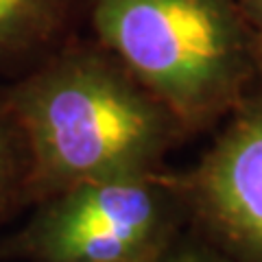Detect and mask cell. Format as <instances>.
Here are the masks:
<instances>
[{"label":"cell","instance_id":"6da1fadb","mask_svg":"<svg viewBox=\"0 0 262 262\" xmlns=\"http://www.w3.org/2000/svg\"><path fill=\"white\" fill-rule=\"evenodd\" d=\"M0 92L27 140L29 206L83 182L160 168L190 136L94 37L70 35Z\"/></svg>","mask_w":262,"mask_h":262},{"label":"cell","instance_id":"7a4b0ae2","mask_svg":"<svg viewBox=\"0 0 262 262\" xmlns=\"http://www.w3.org/2000/svg\"><path fill=\"white\" fill-rule=\"evenodd\" d=\"M83 18L190 136L221 125L262 77L238 0H85Z\"/></svg>","mask_w":262,"mask_h":262},{"label":"cell","instance_id":"3957f363","mask_svg":"<svg viewBox=\"0 0 262 262\" xmlns=\"http://www.w3.org/2000/svg\"><path fill=\"white\" fill-rule=\"evenodd\" d=\"M190 225L184 173L164 166L70 186L33 203L0 256L31 262L151 260Z\"/></svg>","mask_w":262,"mask_h":262},{"label":"cell","instance_id":"277c9868","mask_svg":"<svg viewBox=\"0 0 262 262\" xmlns=\"http://www.w3.org/2000/svg\"><path fill=\"white\" fill-rule=\"evenodd\" d=\"M184 184L194 232L236 262H262V77Z\"/></svg>","mask_w":262,"mask_h":262},{"label":"cell","instance_id":"5b68a950","mask_svg":"<svg viewBox=\"0 0 262 262\" xmlns=\"http://www.w3.org/2000/svg\"><path fill=\"white\" fill-rule=\"evenodd\" d=\"M85 13V0H0V70L31 68Z\"/></svg>","mask_w":262,"mask_h":262},{"label":"cell","instance_id":"8992f818","mask_svg":"<svg viewBox=\"0 0 262 262\" xmlns=\"http://www.w3.org/2000/svg\"><path fill=\"white\" fill-rule=\"evenodd\" d=\"M29 173L27 140L0 92V221L29 206Z\"/></svg>","mask_w":262,"mask_h":262},{"label":"cell","instance_id":"52a82bcc","mask_svg":"<svg viewBox=\"0 0 262 262\" xmlns=\"http://www.w3.org/2000/svg\"><path fill=\"white\" fill-rule=\"evenodd\" d=\"M155 262H236L188 225Z\"/></svg>","mask_w":262,"mask_h":262},{"label":"cell","instance_id":"ba28073f","mask_svg":"<svg viewBox=\"0 0 262 262\" xmlns=\"http://www.w3.org/2000/svg\"><path fill=\"white\" fill-rule=\"evenodd\" d=\"M238 3L262 44V0H238Z\"/></svg>","mask_w":262,"mask_h":262},{"label":"cell","instance_id":"9c48e42d","mask_svg":"<svg viewBox=\"0 0 262 262\" xmlns=\"http://www.w3.org/2000/svg\"><path fill=\"white\" fill-rule=\"evenodd\" d=\"M158 258H151V260H134V262H155Z\"/></svg>","mask_w":262,"mask_h":262}]
</instances>
